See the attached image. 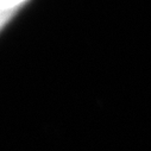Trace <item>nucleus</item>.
<instances>
[{
    "label": "nucleus",
    "mask_w": 151,
    "mask_h": 151,
    "mask_svg": "<svg viewBox=\"0 0 151 151\" xmlns=\"http://www.w3.org/2000/svg\"><path fill=\"white\" fill-rule=\"evenodd\" d=\"M25 3L26 1L23 0H0V30L10 22L23 5H25Z\"/></svg>",
    "instance_id": "nucleus-1"
}]
</instances>
